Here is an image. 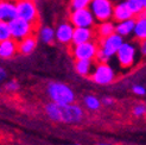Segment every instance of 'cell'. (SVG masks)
Instances as JSON below:
<instances>
[{"mask_svg": "<svg viewBox=\"0 0 146 145\" xmlns=\"http://www.w3.org/2000/svg\"><path fill=\"white\" fill-rule=\"evenodd\" d=\"M72 145H80V144H72Z\"/></svg>", "mask_w": 146, "mask_h": 145, "instance_id": "e575fe53", "label": "cell"}, {"mask_svg": "<svg viewBox=\"0 0 146 145\" xmlns=\"http://www.w3.org/2000/svg\"><path fill=\"white\" fill-rule=\"evenodd\" d=\"M72 32H74V26L71 25V23L65 21V23L58 25L55 32V37L61 44H69V43H71Z\"/></svg>", "mask_w": 146, "mask_h": 145, "instance_id": "4fadbf2b", "label": "cell"}, {"mask_svg": "<svg viewBox=\"0 0 146 145\" xmlns=\"http://www.w3.org/2000/svg\"><path fill=\"white\" fill-rule=\"evenodd\" d=\"M94 29H95V32H96V37H100V38L107 37V36L115 32V25L109 20L102 21V23H100V25L94 26Z\"/></svg>", "mask_w": 146, "mask_h": 145, "instance_id": "ffe728a7", "label": "cell"}, {"mask_svg": "<svg viewBox=\"0 0 146 145\" xmlns=\"http://www.w3.org/2000/svg\"><path fill=\"white\" fill-rule=\"evenodd\" d=\"M46 92L51 101L56 104H72L76 99L71 87L62 82H50Z\"/></svg>", "mask_w": 146, "mask_h": 145, "instance_id": "3957f363", "label": "cell"}, {"mask_svg": "<svg viewBox=\"0 0 146 145\" xmlns=\"http://www.w3.org/2000/svg\"><path fill=\"white\" fill-rule=\"evenodd\" d=\"M93 81L99 84H109L114 81L115 72L108 63H99L94 68L93 74L90 75Z\"/></svg>", "mask_w": 146, "mask_h": 145, "instance_id": "30bf717a", "label": "cell"}, {"mask_svg": "<svg viewBox=\"0 0 146 145\" xmlns=\"http://www.w3.org/2000/svg\"><path fill=\"white\" fill-rule=\"evenodd\" d=\"M114 1H120V0H114Z\"/></svg>", "mask_w": 146, "mask_h": 145, "instance_id": "836d02e7", "label": "cell"}, {"mask_svg": "<svg viewBox=\"0 0 146 145\" xmlns=\"http://www.w3.org/2000/svg\"><path fill=\"white\" fill-rule=\"evenodd\" d=\"M37 47V37L36 33H32L27 37L18 42V53L21 55H30Z\"/></svg>", "mask_w": 146, "mask_h": 145, "instance_id": "2e32d148", "label": "cell"}, {"mask_svg": "<svg viewBox=\"0 0 146 145\" xmlns=\"http://www.w3.org/2000/svg\"><path fill=\"white\" fill-rule=\"evenodd\" d=\"M113 6L112 0H92L89 3V10L93 13L94 19L102 23L112 18Z\"/></svg>", "mask_w": 146, "mask_h": 145, "instance_id": "8992f818", "label": "cell"}, {"mask_svg": "<svg viewBox=\"0 0 146 145\" xmlns=\"http://www.w3.org/2000/svg\"><path fill=\"white\" fill-rule=\"evenodd\" d=\"M134 17L133 13L131 12L129 7L127 6L126 1H122V3H119L113 6V13H112V18L114 21H122V20H126V19H129Z\"/></svg>", "mask_w": 146, "mask_h": 145, "instance_id": "9a60e30c", "label": "cell"}, {"mask_svg": "<svg viewBox=\"0 0 146 145\" xmlns=\"http://www.w3.org/2000/svg\"><path fill=\"white\" fill-rule=\"evenodd\" d=\"M134 25H135V19L133 17L129 19H126V20L119 21V23L115 25V32L122 36V37H125V36H128L133 32Z\"/></svg>", "mask_w": 146, "mask_h": 145, "instance_id": "d6986e66", "label": "cell"}, {"mask_svg": "<svg viewBox=\"0 0 146 145\" xmlns=\"http://www.w3.org/2000/svg\"><path fill=\"white\" fill-rule=\"evenodd\" d=\"M98 145H111V144H98Z\"/></svg>", "mask_w": 146, "mask_h": 145, "instance_id": "d6a6232c", "label": "cell"}, {"mask_svg": "<svg viewBox=\"0 0 146 145\" xmlns=\"http://www.w3.org/2000/svg\"><path fill=\"white\" fill-rule=\"evenodd\" d=\"M17 17V7L16 4L11 0H0V20L11 21Z\"/></svg>", "mask_w": 146, "mask_h": 145, "instance_id": "7c38bea8", "label": "cell"}, {"mask_svg": "<svg viewBox=\"0 0 146 145\" xmlns=\"http://www.w3.org/2000/svg\"><path fill=\"white\" fill-rule=\"evenodd\" d=\"M19 83L16 81V80H11V81L5 83V89L7 92H17L19 89Z\"/></svg>", "mask_w": 146, "mask_h": 145, "instance_id": "484cf974", "label": "cell"}, {"mask_svg": "<svg viewBox=\"0 0 146 145\" xmlns=\"http://www.w3.org/2000/svg\"><path fill=\"white\" fill-rule=\"evenodd\" d=\"M18 53V42L13 38L0 41V59H12Z\"/></svg>", "mask_w": 146, "mask_h": 145, "instance_id": "5bb4252c", "label": "cell"}, {"mask_svg": "<svg viewBox=\"0 0 146 145\" xmlns=\"http://www.w3.org/2000/svg\"><path fill=\"white\" fill-rule=\"evenodd\" d=\"M13 3L16 4L17 7V17L29 21L38 30L40 25V19L36 0H14Z\"/></svg>", "mask_w": 146, "mask_h": 145, "instance_id": "277c9868", "label": "cell"}, {"mask_svg": "<svg viewBox=\"0 0 146 145\" xmlns=\"http://www.w3.org/2000/svg\"><path fill=\"white\" fill-rule=\"evenodd\" d=\"M137 18L138 19L135 20L133 32L138 39H146V13L141 12L140 14H138Z\"/></svg>", "mask_w": 146, "mask_h": 145, "instance_id": "ac0fdd59", "label": "cell"}, {"mask_svg": "<svg viewBox=\"0 0 146 145\" xmlns=\"http://www.w3.org/2000/svg\"><path fill=\"white\" fill-rule=\"evenodd\" d=\"M140 53L144 57H146V39H143L140 42Z\"/></svg>", "mask_w": 146, "mask_h": 145, "instance_id": "f1b7e54d", "label": "cell"}, {"mask_svg": "<svg viewBox=\"0 0 146 145\" xmlns=\"http://www.w3.org/2000/svg\"><path fill=\"white\" fill-rule=\"evenodd\" d=\"M95 68L94 60H76L75 62V70L77 74L82 76H90Z\"/></svg>", "mask_w": 146, "mask_h": 145, "instance_id": "e0dca14e", "label": "cell"}, {"mask_svg": "<svg viewBox=\"0 0 146 145\" xmlns=\"http://www.w3.org/2000/svg\"><path fill=\"white\" fill-rule=\"evenodd\" d=\"M6 76H7V74H6L5 69H4V68H1V67H0V82H3L4 80L6 78Z\"/></svg>", "mask_w": 146, "mask_h": 145, "instance_id": "f546056e", "label": "cell"}, {"mask_svg": "<svg viewBox=\"0 0 146 145\" xmlns=\"http://www.w3.org/2000/svg\"><path fill=\"white\" fill-rule=\"evenodd\" d=\"M84 105L90 111H98L101 107V101L94 95H87L84 98Z\"/></svg>", "mask_w": 146, "mask_h": 145, "instance_id": "7402d4cb", "label": "cell"}, {"mask_svg": "<svg viewBox=\"0 0 146 145\" xmlns=\"http://www.w3.org/2000/svg\"><path fill=\"white\" fill-rule=\"evenodd\" d=\"M133 114L137 115V117H143V115L146 114V106L144 105H138L133 108Z\"/></svg>", "mask_w": 146, "mask_h": 145, "instance_id": "4316f807", "label": "cell"}, {"mask_svg": "<svg viewBox=\"0 0 146 145\" xmlns=\"http://www.w3.org/2000/svg\"><path fill=\"white\" fill-rule=\"evenodd\" d=\"M9 26H10V31H11V38H13L14 41H21L23 38L27 37L32 33H37V29L33 25H31L29 21L21 19L19 17H16L14 19H12L11 21H9Z\"/></svg>", "mask_w": 146, "mask_h": 145, "instance_id": "5b68a950", "label": "cell"}, {"mask_svg": "<svg viewBox=\"0 0 146 145\" xmlns=\"http://www.w3.org/2000/svg\"><path fill=\"white\" fill-rule=\"evenodd\" d=\"M99 49L98 41H89L81 44H76L72 48V55L76 60H95Z\"/></svg>", "mask_w": 146, "mask_h": 145, "instance_id": "9c48e42d", "label": "cell"}, {"mask_svg": "<svg viewBox=\"0 0 146 145\" xmlns=\"http://www.w3.org/2000/svg\"><path fill=\"white\" fill-rule=\"evenodd\" d=\"M123 43V37L116 32L107 37L100 38V47L98 49V53L95 56V61L99 63H107L112 56H114L118 51L120 45Z\"/></svg>", "mask_w": 146, "mask_h": 145, "instance_id": "7a4b0ae2", "label": "cell"}, {"mask_svg": "<svg viewBox=\"0 0 146 145\" xmlns=\"http://www.w3.org/2000/svg\"><path fill=\"white\" fill-rule=\"evenodd\" d=\"M70 23L74 27H94L95 19L88 7L78 9L70 12Z\"/></svg>", "mask_w": 146, "mask_h": 145, "instance_id": "ba28073f", "label": "cell"}, {"mask_svg": "<svg viewBox=\"0 0 146 145\" xmlns=\"http://www.w3.org/2000/svg\"><path fill=\"white\" fill-rule=\"evenodd\" d=\"M9 38H11V31H10L9 23L0 20V41H5Z\"/></svg>", "mask_w": 146, "mask_h": 145, "instance_id": "cb8c5ba5", "label": "cell"}, {"mask_svg": "<svg viewBox=\"0 0 146 145\" xmlns=\"http://www.w3.org/2000/svg\"><path fill=\"white\" fill-rule=\"evenodd\" d=\"M45 113L51 120L64 124H77L84 117L83 110L74 102L56 104L51 101L45 106Z\"/></svg>", "mask_w": 146, "mask_h": 145, "instance_id": "6da1fadb", "label": "cell"}, {"mask_svg": "<svg viewBox=\"0 0 146 145\" xmlns=\"http://www.w3.org/2000/svg\"><path fill=\"white\" fill-rule=\"evenodd\" d=\"M143 5H144V11L143 12L146 13V0H143Z\"/></svg>", "mask_w": 146, "mask_h": 145, "instance_id": "1f68e13d", "label": "cell"}, {"mask_svg": "<svg viewBox=\"0 0 146 145\" xmlns=\"http://www.w3.org/2000/svg\"><path fill=\"white\" fill-rule=\"evenodd\" d=\"M102 102H104L105 105H112V104H113V99H112V98L106 96V98L102 99Z\"/></svg>", "mask_w": 146, "mask_h": 145, "instance_id": "4dcf8cb0", "label": "cell"}, {"mask_svg": "<svg viewBox=\"0 0 146 145\" xmlns=\"http://www.w3.org/2000/svg\"><path fill=\"white\" fill-rule=\"evenodd\" d=\"M40 38L44 43L50 44V43H52L54 39H55V31L49 26L43 27L40 30Z\"/></svg>", "mask_w": 146, "mask_h": 145, "instance_id": "603a6c76", "label": "cell"}, {"mask_svg": "<svg viewBox=\"0 0 146 145\" xmlns=\"http://www.w3.org/2000/svg\"><path fill=\"white\" fill-rule=\"evenodd\" d=\"M95 37H96V32L94 27H74L71 44L76 45L89 41H94Z\"/></svg>", "mask_w": 146, "mask_h": 145, "instance_id": "8fae6325", "label": "cell"}, {"mask_svg": "<svg viewBox=\"0 0 146 145\" xmlns=\"http://www.w3.org/2000/svg\"><path fill=\"white\" fill-rule=\"evenodd\" d=\"M116 60H118L119 66L122 69H128L134 64L135 62V55H137V48L132 43H125L123 42L120 48L116 51Z\"/></svg>", "mask_w": 146, "mask_h": 145, "instance_id": "52a82bcc", "label": "cell"}, {"mask_svg": "<svg viewBox=\"0 0 146 145\" xmlns=\"http://www.w3.org/2000/svg\"><path fill=\"white\" fill-rule=\"evenodd\" d=\"M126 4L129 7L131 12L133 13V16H138L144 11L143 0H126Z\"/></svg>", "mask_w": 146, "mask_h": 145, "instance_id": "44dd1931", "label": "cell"}, {"mask_svg": "<svg viewBox=\"0 0 146 145\" xmlns=\"http://www.w3.org/2000/svg\"><path fill=\"white\" fill-rule=\"evenodd\" d=\"M90 1H92V0H71V1H70V10L74 11V10L88 7Z\"/></svg>", "mask_w": 146, "mask_h": 145, "instance_id": "d4e9b609", "label": "cell"}, {"mask_svg": "<svg viewBox=\"0 0 146 145\" xmlns=\"http://www.w3.org/2000/svg\"><path fill=\"white\" fill-rule=\"evenodd\" d=\"M133 92H134V94L140 95V96H143V95L146 94V89L144 88L143 86H133Z\"/></svg>", "mask_w": 146, "mask_h": 145, "instance_id": "83f0119b", "label": "cell"}]
</instances>
